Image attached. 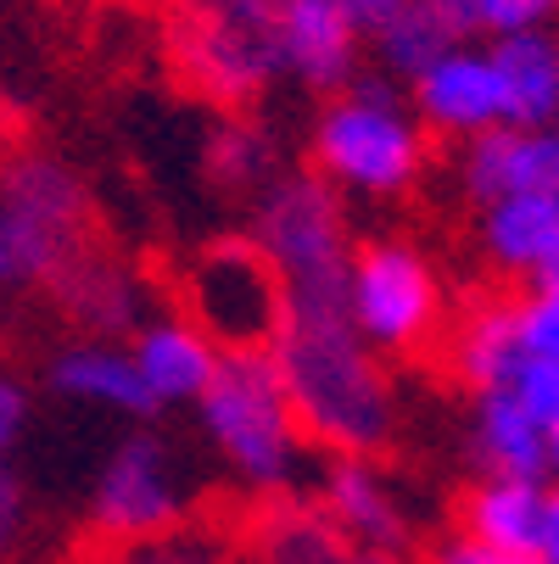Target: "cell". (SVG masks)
Masks as SVG:
<instances>
[{"instance_id": "cell-9", "label": "cell", "mask_w": 559, "mask_h": 564, "mask_svg": "<svg viewBox=\"0 0 559 564\" xmlns=\"http://www.w3.org/2000/svg\"><path fill=\"white\" fill-rule=\"evenodd\" d=\"M180 498L169 487V453L157 436H129L107 475H101V492H96V514L90 525L78 531V542L90 547H123V542H140V536H157L180 520Z\"/></svg>"}, {"instance_id": "cell-24", "label": "cell", "mask_w": 559, "mask_h": 564, "mask_svg": "<svg viewBox=\"0 0 559 564\" xmlns=\"http://www.w3.org/2000/svg\"><path fill=\"white\" fill-rule=\"evenodd\" d=\"M375 40H380V56H386V67H391V73L420 78L426 67H437V62L453 51V40H459V34H453V29L426 7V0H409V7L397 12Z\"/></svg>"}, {"instance_id": "cell-34", "label": "cell", "mask_w": 559, "mask_h": 564, "mask_svg": "<svg viewBox=\"0 0 559 564\" xmlns=\"http://www.w3.org/2000/svg\"><path fill=\"white\" fill-rule=\"evenodd\" d=\"M542 436H548V464H553V469H559V420H553V425H548V431H542Z\"/></svg>"}, {"instance_id": "cell-10", "label": "cell", "mask_w": 559, "mask_h": 564, "mask_svg": "<svg viewBox=\"0 0 559 564\" xmlns=\"http://www.w3.org/2000/svg\"><path fill=\"white\" fill-rule=\"evenodd\" d=\"M56 564H247L241 531H235V498H207L202 509L180 514L169 531L123 542V547H90L73 542Z\"/></svg>"}, {"instance_id": "cell-3", "label": "cell", "mask_w": 559, "mask_h": 564, "mask_svg": "<svg viewBox=\"0 0 559 564\" xmlns=\"http://www.w3.org/2000/svg\"><path fill=\"white\" fill-rule=\"evenodd\" d=\"M96 247L90 196L51 156L0 163V285H51L78 252Z\"/></svg>"}, {"instance_id": "cell-20", "label": "cell", "mask_w": 559, "mask_h": 564, "mask_svg": "<svg viewBox=\"0 0 559 564\" xmlns=\"http://www.w3.org/2000/svg\"><path fill=\"white\" fill-rule=\"evenodd\" d=\"M526 347H520V325H515V307L493 302L482 313H470V325L453 336V364L475 391H498L515 380Z\"/></svg>"}, {"instance_id": "cell-27", "label": "cell", "mask_w": 559, "mask_h": 564, "mask_svg": "<svg viewBox=\"0 0 559 564\" xmlns=\"http://www.w3.org/2000/svg\"><path fill=\"white\" fill-rule=\"evenodd\" d=\"M553 12H559V0H475V29L520 34V29H542Z\"/></svg>"}, {"instance_id": "cell-15", "label": "cell", "mask_w": 559, "mask_h": 564, "mask_svg": "<svg viewBox=\"0 0 559 564\" xmlns=\"http://www.w3.org/2000/svg\"><path fill=\"white\" fill-rule=\"evenodd\" d=\"M353 23L336 0H280V62L313 90H336L353 73Z\"/></svg>"}, {"instance_id": "cell-23", "label": "cell", "mask_w": 559, "mask_h": 564, "mask_svg": "<svg viewBox=\"0 0 559 564\" xmlns=\"http://www.w3.org/2000/svg\"><path fill=\"white\" fill-rule=\"evenodd\" d=\"M56 391H73V397H101L112 402V409H129V414H151L157 409V397L146 391L140 369L118 352H101V347H85V352H67L56 358L51 369Z\"/></svg>"}, {"instance_id": "cell-21", "label": "cell", "mask_w": 559, "mask_h": 564, "mask_svg": "<svg viewBox=\"0 0 559 564\" xmlns=\"http://www.w3.org/2000/svg\"><path fill=\"white\" fill-rule=\"evenodd\" d=\"M140 380L157 402H174V397H202L207 375H213V352L191 325H157L140 336Z\"/></svg>"}, {"instance_id": "cell-31", "label": "cell", "mask_w": 559, "mask_h": 564, "mask_svg": "<svg viewBox=\"0 0 559 564\" xmlns=\"http://www.w3.org/2000/svg\"><path fill=\"white\" fill-rule=\"evenodd\" d=\"M23 431V391L12 380H0V447Z\"/></svg>"}, {"instance_id": "cell-8", "label": "cell", "mask_w": 559, "mask_h": 564, "mask_svg": "<svg viewBox=\"0 0 559 564\" xmlns=\"http://www.w3.org/2000/svg\"><path fill=\"white\" fill-rule=\"evenodd\" d=\"M353 318H358V330L386 352L420 347L437 325V280H431V269L409 247H397V240L364 247L358 263H353Z\"/></svg>"}, {"instance_id": "cell-16", "label": "cell", "mask_w": 559, "mask_h": 564, "mask_svg": "<svg viewBox=\"0 0 559 564\" xmlns=\"http://www.w3.org/2000/svg\"><path fill=\"white\" fill-rule=\"evenodd\" d=\"M325 509L358 547H386V553H404L409 547V520L404 509L391 503V492L380 487V475L364 458H336L325 475Z\"/></svg>"}, {"instance_id": "cell-7", "label": "cell", "mask_w": 559, "mask_h": 564, "mask_svg": "<svg viewBox=\"0 0 559 564\" xmlns=\"http://www.w3.org/2000/svg\"><path fill=\"white\" fill-rule=\"evenodd\" d=\"M319 169L358 185V191H404L420 174V134L404 118V107L391 101V90L380 78H364L353 85L319 123Z\"/></svg>"}, {"instance_id": "cell-26", "label": "cell", "mask_w": 559, "mask_h": 564, "mask_svg": "<svg viewBox=\"0 0 559 564\" xmlns=\"http://www.w3.org/2000/svg\"><path fill=\"white\" fill-rule=\"evenodd\" d=\"M509 391L526 402V414L548 431L553 420H559V364H548V358H520V369H515V380H509Z\"/></svg>"}, {"instance_id": "cell-6", "label": "cell", "mask_w": 559, "mask_h": 564, "mask_svg": "<svg viewBox=\"0 0 559 564\" xmlns=\"http://www.w3.org/2000/svg\"><path fill=\"white\" fill-rule=\"evenodd\" d=\"M202 414L218 447L235 458L258 492L280 487L291 469V414H286V386L275 352H224L213 358V375L202 386Z\"/></svg>"}, {"instance_id": "cell-33", "label": "cell", "mask_w": 559, "mask_h": 564, "mask_svg": "<svg viewBox=\"0 0 559 564\" xmlns=\"http://www.w3.org/2000/svg\"><path fill=\"white\" fill-rule=\"evenodd\" d=\"M342 564H409L404 553H386V547H353Z\"/></svg>"}, {"instance_id": "cell-22", "label": "cell", "mask_w": 559, "mask_h": 564, "mask_svg": "<svg viewBox=\"0 0 559 564\" xmlns=\"http://www.w3.org/2000/svg\"><path fill=\"white\" fill-rule=\"evenodd\" d=\"M202 169H207V185L224 191V196H241V191H258L275 169V145L269 134L241 118V112H229L213 134H207V151H202Z\"/></svg>"}, {"instance_id": "cell-29", "label": "cell", "mask_w": 559, "mask_h": 564, "mask_svg": "<svg viewBox=\"0 0 559 564\" xmlns=\"http://www.w3.org/2000/svg\"><path fill=\"white\" fill-rule=\"evenodd\" d=\"M18 531H23V480L12 475V464H7V458H0V564L12 558Z\"/></svg>"}, {"instance_id": "cell-28", "label": "cell", "mask_w": 559, "mask_h": 564, "mask_svg": "<svg viewBox=\"0 0 559 564\" xmlns=\"http://www.w3.org/2000/svg\"><path fill=\"white\" fill-rule=\"evenodd\" d=\"M431 564H542L537 553H509V547H487L475 536H453L431 553Z\"/></svg>"}, {"instance_id": "cell-17", "label": "cell", "mask_w": 559, "mask_h": 564, "mask_svg": "<svg viewBox=\"0 0 559 564\" xmlns=\"http://www.w3.org/2000/svg\"><path fill=\"white\" fill-rule=\"evenodd\" d=\"M459 525H464V536L487 542V547L537 553L542 547V525H548V492L537 487V480H487V487L464 492Z\"/></svg>"}, {"instance_id": "cell-1", "label": "cell", "mask_w": 559, "mask_h": 564, "mask_svg": "<svg viewBox=\"0 0 559 564\" xmlns=\"http://www.w3.org/2000/svg\"><path fill=\"white\" fill-rule=\"evenodd\" d=\"M275 364L297 436L336 458H375L391 447V391L364 352L358 325H286Z\"/></svg>"}, {"instance_id": "cell-5", "label": "cell", "mask_w": 559, "mask_h": 564, "mask_svg": "<svg viewBox=\"0 0 559 564\" xmlns=\"http://www.w3.org/2000/svg\"><path fill=\"white\" fill-rule=\"evenodd\" d=\"M174 302L196 318V336L224 352H275L286 336V280L275 258L247 235H224L174 274Z\"/></svg>"}, {"instance_id": "cell-2", "label": "cell", "mask_w": 559, "mask_h": 564, "mask_svg": "<svg viewBox=\"0 0 559 564\" xmlns=\"http://www.w3.org/2000/svg\"><path fill=\"white\" fill-rule=\"evenodd\" d=\"M258 247L286 280V325H358L342 202L319 174H286L258 202Z\"/></svg>"}, {"instance_id": "cell-14", "label": "cell", "mask_w": 559, "mask_h": 564, "mask_svg": "<svg viewBox=\"0 0 559 564\" xmlns=\"http://www.w3.org/2000/svg\"><path fill=\"white\" fill-rule=\"evenodd\" d=\"M487 62L504 90V123L542 129L559 118V40L553 34H542V29L498 34Z\"/></svg>"}, {"instance_id": "cell-25", "label": "cell", "mask_w": 559, "mask_h": 564, "mask_svg": "<svg viewBox=\"0 0 559 564\" xmlns=\"http://www.w3.org/2000/svg\"><path fill=\"white\" fill-rule=\"evenodd\" d=\"M515 325H520V347L531 358H548L559 364V291H531L520 307H515Z\"/></svg>"}, {"instance_id": "cell-13", "label": "cell", "mask_w": 559, "mask_h": 564, "mask_svg": "<svg viewBox=\"0 0 559 564\" xmlns=\"http://www.w3.org/2000/svg\"><path fill=\"white\" fill-rule=\"evenodd\" d=\"M415 101L448 134H482V129L504 123V90H498V73L482 51L453 45L437 67H426L415 78Z\"/></svg>"}, {"instance_id": "cell-11", "label": "cell", "mask_w": 559, "mask_h": 564, "mask_svg": "<svg viewBox=\"0 0 559 564\" xmlns=\"http://www.w3.org/2000/svg\"><path fill=\"white\" fill-rule=\"evenodd\" d=\"M464 185L487 207L504 196H559V134L515 129V123H493L482 134H470Z\"/></svg>"}, {"instance_id": "cell-12", "label": "cell", "mask_w": 559, "mask_h": 564, "mask_svg": "<svg viewBox=\"0 0 559 564\" xmlns=\"http://www.w3.org/2000/svg\"><path fill=\"white\" fill-rule=\"evenodd\" d=\"M51 296L62 307V318L78 330V336H96V341H112V336H129L135 318H140V285L135 274L101 247L78 252L56 280H51Z\"/></svg>"}, {"instance_id": "cell-18", "label": "cell", "mask_w": 559, "mask_h": 564, "mask_svg": "<svg viewBox=\"0 0 559 564\" xmlns=\"http://www.w3.org/2000/svg\"><path fill=\"white\" fill-rule=\"evenodd\" d=\"M475 458L498 480H537L548 469V436L509 386L482 391V409H475Z\"/></svg>"}, {"instance_id": "cell-30", "label": "cell", "mask_w": 559, "mask_h": 564, "mask_svg": "<svg viewBox=\"0 0 559 564\" xmlns=\"http://www.w3.org/2000/svg\"><path fill=\"white\" fill-rule=\"evenodd\" d=\"M342 7V18L353 23V34H380L397 12L409 7V0H336Z\"/></svg>"}, {"instance_id": "cell-4", "label": "cell", "mask_w": 559, "mask_h": 564, "mask_svg": "<svg viewBox=\"0 0 559 564\" xmlns=\"http://www.w3.org/2000/svg\"><path fill=\"white\" fill-rule=\"evenodd\" d=\"M174 67L224 112L264 96L280 62V0H180L174 12Z\"/></svg>"}, {"instance_id": "cell-19", "label": "cell", "mask_w": 559, "mask_h": 564, "mask_svg": "<svg viewBox=\"0 0 559 564\" xmlns=\"http://www.w3.org/2000/svg\"><path fill=\"white\" fill-rule=\"evenodd\" d=\"M487 252L504 269L537 274L559 258V196H504L487 213Z\"/></svg>"}, {"instance_id": "cell-32", "label": "cell", "mask_w": 559, "mask_h": 564, "mask_svg": "<svg viewBox=\"0 0 559 564\" xmlns=\"http://www.w3.org/2000/svg\"><path fill=\"white\" fill-rule=\"evenodd\" d=\"M542 564H559V492H548V525H542Z\"/></svg>"}]
</instances>
